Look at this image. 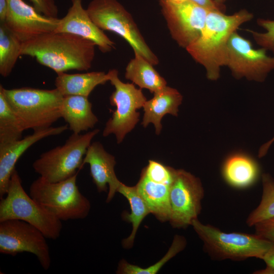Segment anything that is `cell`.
Segmentation results:
<instances>
[{"instance_id":"obj_6","label":"cell","mask_w":274,"mask_h":274,"mask_svg":"<svg viewBox=\"0 0 274 274\" xmlns=\"http://www.w3.org/2000/svg\"><path fill=\"white\" fill-rule=\"evenodd\" d=\"M20 220L39 229L47 238H58L61 231V221L50 213L26 193L20 177L15 169L6 195L0 201V222Z\"/></svg>"},{"instance_id":"obj_15","label":"cell","mask_w":274,"mask_h":274,"mask_svg":"<svg viewBox=\"0 0 274 274\" xmlns=\"http://www.w3.org/2000/svg\"><path fill=\"white\" fill-rule=\"evenodd\" d=\"M72 5L66 15L58 19L54 32L69 33L94 43L102 52L111 51L115 44L97 27L82 6V0H71Z\"/></svg>"},{"instance_id":"obj_32","label":"cell","mask_w":274,"mask_h":274,"mask_svg":"<svg viewBox=\"0 0 274 274\" xmlns=\"http://www.w3.org/2000/svg\"><path fill=\"white\" fill-rule=\"evenodd\" d=\"M254 226L256 234L274 243V217L262 221Z\"/></svg>"},{"instance_id":"obj_12","label":"cell","mask_w":274,"mask_h":274,"mask_svg":"<svg viewBox=\"0 0 274 274\" xmlns=\"http://www.w3.org/2000/svg\"><path fill=\"white\" fill-rule=\"evenodd\" d=\"M204 190L200 180L183 169H176L170 186L169 220L174 228H186L197 219Z\"/></svg>"},{"instance_id":"obj_19","label":"cell","mask_w":274,"mask_h":274,"mask_svg":"<svg viewBox=\"0 0 274 274\" xmlns=\"http://www.w3.org/2000/svg\"><path fill=\"white\" fill-rule=\"evenodd\" d=\"M182 99V95L177 89L167 86L154 92L153 97L146 100L143 107L144 114L142 124L146 127L153 123L156 133L159 134L162 129V118L167 114L177 116Z\"/></svg>"},{"instance_id":"obj_25","label":"cell","mask_w":274,"mask_h":274,"mask_svg":"<svg viewBox=\"0 0 274 274\" xmlns=\"http://www.w3.org/2000/svg\"><path fill=\"white\" fill-rule=\"evenodd\" d=\"M22 42L4 23H0V74L7 77L21 55Z\"/></svg>"},{"instance_id":"obj_21","label":"cell","mask_w":274,"mask_h":274,"mask_svg":"<svg viewBox=\"0 0 274 274\" xmlns=\"http://www.w3.org/2000/svg\"><path fill=\"white\" fill-rule=\"evenodd\" d=\"M171 185L153 181L142 172L135 185L150 213L161 222L168 221L169 219V195Z\"/></svg>"},{"instance_id":"obj_17","label":"cell","mask_w":274,"mask_h":274,"mask_svg":"<svg viewBox=\"0 0 274 274\" xmlns=\"http://www.w3.org/2000/svg\"><path fill=\"white\" fill-rule=\"evenodd\" d=\"M90 166V175L99 192H109L106 200L109 202L113 198L121 184L114 170L116 162L114 156L108 153L102 144L95 142L91 143L83 159V164Z\"/></svg>"},{"instance_id":"obj_10","label":"cell","mask_w":274,"mask_h":274,"mask_svg":"<svg viewBox=\"0 0 274 274\" xmlns=\"http://www.w3.org/2000/svg\"><path fill=\"white\" fill-rule=\"evenodd\" d=\"M263 48L255 49L251 41L234 31L227 46L226 66L238 79L263 82L274 70V53L269 56Z\"/></svg>"},{"instance_id":"obj_3","label":"cell","mask_w":274,"mask_h":274,"mask_svg":"<svg viewBox=\"0 0 274 274\" xmlns=\"http://www.w3.org/2000/svg\"><path fill=\"white\" fill-rule=\"evenodd\" d=\"M0 90L24 130L47 128L61 118L63 96L56 88L22 87L9 89L1 85Z\"/></svg>"},{"instance_id":"obj_13","label":"cell","mask_w":274,"mask_h":274,"mask_svg":"<svg viewBox=\"0 0 274 274\" xmlns=\"http://www.w3.org/2000/svg\"><path fill=\"white\" fill-rule=\"evenodd\" d=\"M159 4L172 38L186 49L200 35L209 11L190 0H159Z\"/></svg>"},{"instance_id":"obj_14","label":"cell","mask_w":274,"mask_h":274,"mask_svg":"<svg viewBox=\"0 0 274 274\" xmlns=\"http://www.w3.org/2000/svg\"><path fill=\"white\" fill-rule=\"evenodd\" d=\"M8 1V9L3 23L22 42L56 29L59 18L43 15L23 0Z\"/></svg>"},{"instance_id":"obj_36","label":"cell","mask_w":274,"mask_h":274,"mask_svg":"<svg viewBox=\"0 0 274 274\" xmlns=\"http://www.w3.org/2000/svg\"><path fill=\"white\" fill-rule=\"evenodd\" d=\"M274 142V136L269 141L263 144L260 148L258 152V157L261 158L264 156L271 144Z\"/></svg>"},{"instance_id":"obj_29","label":"cell","mask_w":274,"mask_h":274,"mask_svg":"<svg viewBox=\"0 0 274 274\" xmlns=\"http://www.w3.org/2000/svg\"><path fill=\"white\" fill-rule=\"evenodd\" d=\"M142 172L153 181L171 185L174 179L176 169L157 161L150 160L148 164Z\"/></svg>"},{"instance_id":"obj_31","label":"cell","mask_w":274,"mask_h":274,"mask_svg":"<svg viewBox=\"0 0 274 274\" xmlns=\"http://www.w3.org/2000/svg\"><path fill=\"white\" fill-rule=\"evenodd\" d=\"M33 7L43 15L57 18L58 9L55 0H30Z\"/></svg>"},{"instance_id":"obj_2","label":"cell","mask_w":274,"mask_h":274,"mask_svg":"<svg viewBox=\"0 0 274 274\" xmlns=\"http://www.w3.org/2000/svg\"><path fill=\"white\" fill-rule=\"evenodd\" d=\"M253 17V15L245 9L232 15L209 11L200 35L186 48L191 56L204 67L208 79L215 81L219 79L221 67L226 64L230 36Z\"/></svg>"},{"instance_id":"obj_1","label":"cell","mask_w":274,"mask_h":274,"mask_svg":"<svg viewBox=\"0 0 274 274\" xmlns=\"http://www.w3.org/2000/svg\"><path fill=\"white\" fill-rule=\"evenodd\" d=\"M95 46L75 35L52 31L22 42L21 55L35 58L57 74L70 70L84 71L92 66Z\"/></svg>"},{"instance_id":"obj_24","label":"cell","mask_w":274,"mask_h":274,"mask_svg":"<svg viewBox=\"0 0 274 274\" xmlns=\"http://www.w3.org/2000/svg\"><path fill=\"white\" fill-rule=\"evenodd\" d=\"M117 192L123 195L128 200L130 207V213L124 212L123 219L132 224V229L130 235L123 239L122 245L125 248L132 247L134 238L144 218L150 211L144 199L137 191L135 186H128L121 183Z\"/></svg>"},{"instance_id":"obj_23","label":"cell","mask_w":274,"mask_h":274,"mask_svg":"<svg viewBox=\"0 0 274 274\" xmlns=\"http://www.w3.org/2000/svg\"><path fill=\"white\" fill-rule=\"evenodd\" d=\"M153 65L143 56L134 52V58L126 66L125 77L140 88L147 89L154 93L165 87L166 82Z\"/></svg>"},{"instance_id":"obj_11","label":"cell","mask_w":274,"mask_h":274,"mask_svg":"<svg viewBox=\"0 0 274 274\" xmlns=\"http://www.w3.org/2000/svg\"><path fill=\"white\" fill-rule=\"evenodd\" d=\"M46 238L39 229L25 221L9 219L0 222V253L12 256L22 252L32 253L42 267L48 270L51 259Z\"/></svg>"},{"instance_id":"obj_35","label":"cell","mask_w":274,"mask_h":274,"mask_svg":"<svg viewBox=\"0 0 274 274\" xmlns=\"http://www.w3.org/2000/svg\"><path fill=\"white\" fill-rule=\"evenodd\" d=\"M8 9V1L0 0V23L4 22Z\"/></svg>"},{"instance_id":"obj_34","label":"cell","mask_w":274,"mask_h":274,"mask_svg":"<svg viewBox=\"0 0 274 274\" xmlns=\"http://www.w3.org/2000/svg\"><path fill=\"white\" fill-rule=\"evenodd\" d=\"M262 260L266 265L274 268V244L264 256Z\"/></svg>"},{"instance_id":"obj_38","label":"cell","mask_w":274,"mask_h":274,"mask_svg":"<svg viewBox=\"0 0 274 274\" xmlns=\"http://www.w3.org/2000/svg\"><path fill=\"white\" fill-rule=\"evenodd\" d=\"M216 2H217V3L220 4V5H224V3L227 1V0H214Z\"/></svg>"},{"instance_id":"obj_30","label":"cell","mask_w":274,"mask_h":274,"mask_svg":"<svg viewBox=\"0 0 274 274\" xmlns=\"http://www.w3.org/2000/svg\"><path fill=\"white\" fill-rule=\"evenodd\" d=\"M257 23L265 30L264 32H258L250 29L246 30L251 33L257 45L274 53V20L258 18Z\"/></svg>"},{"instance_id":"obj_22","label":"cell","mask_w":274,"mask_h":274,"mask_svg":"<svg viewBox=\"0 0 274 274\" xmlns=\"http://www.w3.org/2000/svg\"><path fill=\"white\" fill-rule=\"evenodd\" d=\"M55 86L63 96L81 95L88 97L98 85L109 81V75L104 72H92L70 74L65 72L57 74Z\"/></svg>"},{"instance_id":"obj_28","label":"cell","mask_w":274,"mask_h":274,"mask_svg":"<svg viewBox=\"0 0 274 274\" xmlns=\"http://www.w3.org/2000/svg\"><path fill=\"white\" fill-rule=\"evenodd\" d=\"M185 245L186 240L184 237L176 235L168 251L158 262L144 268L122 260L119 264L116 272L121 274H155L169 260L183 250Z\"/></svg>"},{"instance_id":"obj_37","label":"cell","mask_w":274,"mask_h":274,"mask_svg":"<svg viewBox=\"0 0 274 274\" xmlns=\"http://www.w3.org/2000/svg\"><path fill=\"white\" fill-rule=\"evenodd\" d=\"M257 272H255V273H262V274L274 273V268L267 265L266 267L264 269L260 270Z\"/></svg>"},{"instance_id":"obj_8","label":"cell","mask_w":274,"mask_h":274,"mask_svg":"<svg viewBox=\"0 0 274 274\" xmlns=\"http://www.w3.org/2000/svg\"><path fill=\"white\" fill-rule=\"evenodd\" d=\"M86 10L100 29L117 33L128 42L134 52L153 65L158 63L157 57L146 43L132 16L117 0H92Z\"/></svg>"},{"instance_id":"obj_9","label":"cell","mask_w":274,"mask_h":274,"mask_svg":"<svg viewBox=\"0 0 274 274\" xmlns=\"http://www.w3.org/2000/svg\"><path fill=\"white\" fill-rule=\"evenodd\" d=\"M108 74L109 81L115 87L110 101L116 109L107 122L102 135L114 134L117 143H120L138 122L140 114L136 110L143 107L147 99L141 88H136L133 84L122 82L118 78L117 70H110Z\"/></svg>"},{"instance_id":"obj_18","label":"cell","mask_w":274,"mask_h":274,"mask_svg":"<svg viewBox=\"0 0 274 274\" xmlns=\"http://www.w3.org/2000/svg\"><path fill=\"white\" fill-rule=\"evenodd\" d=\"M222 176L230 186L244 189L254 185L260 175L257 161L244 153H234L228 156L222 167Z\"/></svg>"},{"instance_id":"obj_27","label":"cell","mask_w":274,"mask_h":274,"mask_svg":"<svg viewBox=\"0 0 274 274\" xmlns=\"http://www.w3.org/2000/svg\"><path fill=\"white\" fill-rule=\"evenodd\" d=\"M262 183L260 202L247 219L246 223L249 226H254L262 221L274 217V180L269 174H263Z\"/></svg>"},{"instance_id":"obj_33","label":"cell","mask_w":274,"mask_h":274,"mask_svg":"<svg viewBox=\"0 0 274 274\" xmlns=\"http://www.w3.org/2000/svg\"><path fill=\"white\" fill-rule=\"evenodd\" d=\"M194 4L208 11H217L223 13L225 12V5H220L214 0H190Z\"/></svg>"},{"instance_id":"obj_16","label":"cell","mask_w":274,"mask_h":274,"mask_svg":"<svg viewBox=\"0 0 274 274\" xmlns=\"http://www.w3.org/2000/svg\"><path fill=\"white\" fill-rule=\"evenodd\" d=\"M68 128L67 125H63L36 130L19 140L0 145V199L4 197L7 193L16 163L21 155L40 140L60 134Z\"/></svg>"},{"instance_id":"obj_26","label":"cell","mask_w":274,"mask_h":274,"mask_svg":"<svg viewBox=\"0 0 274 274\" xmlns=\"http://www.w3.org/2000/svg\"><path fill=\"white\" fill-rule=\"evenodd\" d=\"M23 126L0 90V145L22 139Z\"/></svg>"},{"instance_id":"obj_5","label":"cell","mask_w":274,"mask_h":274,"mask_svg":"<svg viewBox=\"0 0 274 274\" xmlns=\"http://www.w3.org/2000/svg\"><path fill=\"white\" fill-rule=\"evenodd\" d=\"M78 174L55 183L40 176L31 184L29 194L61 221L83 219L88 215L91 206L77 185Z\"/></svg>"},{"instance_id":"obj_20","label":"cell","mask_w":274,"mask_h":274,"mask_svg":"<svg viewBox=\"0 0 274 274\" xmlns=\"http://www.w3.org/2000/svg\"><path fill=\"white\" fill-rule=\"evenodd\" d=\"M61 118L67 122L73 133L77 134L93 128L98 122L88 97L81 95L63 96Z\"/></svg>"},{"instance_id":"obj_7","label":"cell","mask_w":274,"mask_h":274,"mask_svg":"<svg viewBox=\"0 0 274 274\" xmlns=\"http://www.w3.org/2000/svg\"><path fill=\"white\" fill-rule=\"evenodd\" d=\"M99 131L95 129L84 134L73 133L63 145L43 153L33 162L35 172L52 183L73 176L83 167L87 148Z\"/></svg>"},{"instance_id":"obj_4","label":"cell","mask_w":274,"mask_h":274,"mask_svg":"<svg viewBox=\"0 0 274 274\" xmlns=\"http://www.w3.org/2000/svg\"><path fill=\"white\" fill-rule=\"evenodd\" d=\"M191 225L203 242L207 252L219 260L238 261L253 257L262 260L274 244L256 234L226 233L212 225L203 224L198 219L194 220Z\"/></svg>"},{"instance_id":"obj_39","label":"cell","mask_w":274,"mask_h":274,"mask_svg":"<svg viewBox=\"0 0 274 274\" xmlns=\"http://www.w3.org/2000/svg\"><path fill=\"white\" fill-rule=\"evenodd\" d=\"M172 1L176 3H181L186 0H172Z\"/></svg>"}]
</instances>
